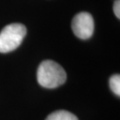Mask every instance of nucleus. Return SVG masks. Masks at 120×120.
<instances>
[{"label": "nucleus", "mask_w": 120, "mask_h": 120, "mask_svg": "<svg viewBox=\"0 0 120 120\" xmlns=\"http://www.w3.org/2000/svg\"><path fill=\"white\" fill-rule=\"evenodd\" d=\"M38 83L45 88H56L66 82V73L64 69L56 62L43 61L37 72Z\"/></svg>", "instance_id": "obj_1"}, {"label": "nucleus", "mask_w": 120, "mask_h": 120, "mask_svg": "<svg viewBox=\"0 0 120 120\" xmlns=\"http://www.w3.org/2000/svg\"><path fill=\"white\" fill-rule=\"evenodd\" d=\"M27 34V28L21 23H11L0 32V52H13L21 45Z\"/></svg>", "instance_id": "obj_2"}, {"label": "nucleus", "mask_w": 120, "mask_h": 120, "mask_svg": "<svg viewBox=\"0 0 120 120\" xmlns=\"http://www.w3.org/2000/svg\"><path fill=\"white\" fill-rule=\"evenodd\" d=\"M94 23L91 14L87 12L77 13L72 20V30L76 37L86 40L93 35Z\"/></svg>", "instance_id": "obj_3"}, {"label": "nucleus", "mask_w": 120, "mask_h": 120, "mask_svg": "<svg viewBox=\"0 0 120 120\" xmlns=\"http://www.w3.org/2000/svg\"><path fill=\"white\" fill-rule=\"evenodd\" d=\"M45 120H78V119L71 112L59 110L51 113Z\"/></svg>", "instance_id": "obj_4"}, {"label": "nucleus", "mask_w": 120, "mask_h": 120, "mask_svg": "<svg viewBox=\"0 0 120 120\" xmlns=\"http://www.w3.org/2000/svg\"><path fill=\"white\" fill-rule=\"evenodd\" d=\"M109 86L111 90L118 97L120 96V76L115 74L109 79Z\"/></svg>", "instance_id": "obj_5"}, {"label": "nucleus", "mask_w": 120, "mask_h": 120, "mask_svg": "<svg viewBox=\"0 0 120 120\" xmlns=\"http://www.w3.org/2000/svg\"><path fill=\"white\" fill-rule=\"evenodd\" d=\"M113 11L116 17L120 18V1L119 0H116L113 4Z\"/></svg>", "instance_id": "obj_6"}]
</instances>
